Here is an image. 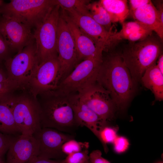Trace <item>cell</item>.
Returning a JSON list of instances; mask_svg holds the SVG:
<instances>
[{"instance_id":"cell-1","label":"cell","mask_w":163,"mask_h":163,"mask_svg":"<svg viewBox=\"0 0 163 163\" xmlns=\"http://www.w3.org/2000/svg\"><path fill=\"white\" fill-rule=\"evenodd\" d=\"M103 55L96 82L109 93L117 109L126 106L134 91V82L120 53Z\"/></svg>"},{"instance_id":"cell-2","label":"cell","mask_w":163,"mask_h":163,"mask_svg":"<svg viewBox=\"0 0 163 163\" xmlns=\"http://www.w3.org/2000/svg\"><path fill=\"white\" fill-rule=\"evenodd\" d=\"M36 98L41 128H53L72 134L79 127L68 95L53 90L39 94Z\"/></svg>"},{"instance_id":"cell-3","label":"cell","mask_w":163,"mask_h":163,"mask_svg":"<svg viewBox=\"0 0 163 163\" xmlns=\"http://www.w3.org/2000/svg\"><path fill=\"white\" fill-rule=\"evenodd\" d=\"M162 41L153 33L144 40L130 42L120 53L134 83L141 80L145 70L156 62L162 53Z\"/></svg>"},{"instance_id":"cell-4","label":"cell","mask_w":163,"mask_h":163,"mask_svg":"<svg viewBox=\"0 0 163 163\" xmlns=\"http://www.w3.org/2000/svg\"><path fill=\"white\" fill-rule=\"evenodd\" d=\"M56 5L55 0H12L3 5L0 14L34 29Z\"/></svg>"},{"instance_id":"cell-5","label":"cell","mask_w":163,"mask_h":163,"mask_svg":"<svg viewBox=\"0 0 163 163\" xmlns=\"http://www.w3.org/2000/svg\"><path fill=\"white\" fill-rule=\"evenodd\" d=\"M22 90L21 94H13L7 101L21 134L33 135L41 128L39 104L37 98L28 91Z\"/></svg>"},{"instance_id":"cell-6","label":"cell","mask_w":163,"mask_h":163,"mask_svg":"<svg viewBox=\"0 0 163 163\" xmlns=\"http://www.w3.org/2000/svg\"><path fill=\"white\" fill-rule=\"evenodd\" d=\"M60 6L53 8L45 20L34 29L38 64L52 57H57L56 44Z\"/></svg>"},{"instance_id":"cell-7","label":"cell","mask_w":163,"mask_h":163,"mask_svg":"<svg viewBox=\"0 0 163 163\" xmlns=\"http://www.w3.org/2000/svg\"><path fill=\"white\" fill-rule=\"evenodd\" d=\"M102 58V55L81 62L54 90L65 95L77 93L96 82Z\"/></svg>"},{"instance_id":"cell-8","label":"cell","mask_w":163,"mask_h":163,"mask_svg":"<svg viewBox=\"0 0 163 163\" xmlns=\"http://www.w3.org/2000/svg\"><path fill=\"white\" fill-rule=\"evenodd\" d=\"M34 38L12 57L4 61L8 78L24 89L38 64Z\"/></svg>"},{"instance_id":"cell-9","label":"cell","mask_w":163,"mask_h":163,"mask_svg":"<svg viewBox=\"0 0 163 163\" xmlns=\"http://www.w3.org/2000/svg\"><path fill=\"white\" fill-rule=\"evenodd\" d=\"M62 9L82 32L104 49V51L113 50L121 41L116 30L108 31L90 16L82 15L72 9Z\"/></svg>"},{"instance_id":"cell-10","label":"cell","mask_w":163,"mask_h":163,"mask_svg":"<svg viewBox=\"0 0 163 163\" xmlns=\"http://www.w3.org/2000/svg\"><path fill=\"white\" fill-rule=\"evenodd\" d=\"M61 76L57 57L49 58L37 65L24 89L36 97L39 94L56 89Z\"/></svg>"},{"instance_id":"cell-11","label":"cell","mask_w":163,"mask_h":163,"mask_svg":"<svg viewBox=\"0 0 163 163\" xmlns=\"http://www.w3.org/2000/svg\"><path fill=\"white\" fill-rule=\"evenodd\" d=\"M56 48L61 74L59 83L79 63L73 37L66 21L60 14L58 23Z\"/></svg>"},{"instance_id":"cell-12","label":"cell","mask_w":163,"mask_h":163,"mask_svg":"<svg viewBox=\"0 0 163 163\" xmlns=\"http://www.w3.org/2000/svg\"><path fill=\"white\" fill-rule=\"evenodd\" d=\"M81 100L105 123L114 118L115 105L109 92L96 82L77 93Z\"/></svg>"},{"instance_id":"cell-13","label":"cell","mask_w":163,"mask_h":163,"mask_svg":"<svg viewBox=\"0 0 163 163\" xmlns=\"http://www.w3.org/2000/svg\"><path fill=\"white\" fill-rule=\"evenodd\" d=\"M73 135L53 128H41L33 135L39 143L38 156L56 160L64 159L66 155L62 152V146L66 141L74 139Z\"/></svg>"},{"instance_id":"cell-14","label":"cell","mask_w":163,"mask_h":163,"mask_svg":"<svg viewBox=\"0 0 163 163\" xmlns=\"http://www.w3.org/2000/svg\"><path fill=\"white\" fill-rule=\"evenodd\" d=\"M31 29L13 19L0 15V34L11 51L18 52L34 39Z\"/></svg>"},{"instance_id":"cell-15","label":"cell","mask_w":163,"mask_h":163,"mask_svg":"<svg viewBox=\"0 0 163 163\" xmlns=\"http://www.w3.org/2000/svg\"><path fill=\"white\" fill-rule=\"evenodd\" d=\"M6 163H31L39 155L38 141L33 135L16 137L7 151Z\"/></svg>"},{"instance_id":"cell-16","label":"cell","mask_w":163,"mask_h":163,"mask_svg":"<svg viewBox=\"0 0 163 163\" xmlns=\"http://www.w3.org/2000/svg\"><path fill=\"white\" fill-rule=\"evenodd\" d=\"M60 14L66 21L73 37L79 63L91 57L102 55L104 49L97 45L91 38L82 32L61 8Z\"/></svg>"},{"instance_id":"cell-17","label":"cell","mask_w":163,"mask_h":163,"mask_svg":"<svg viewBox=\"0 0 163 163\" xmlns=\"http://www.w3.org/2000/svg\"><path fill=\"white\" fill-rule=\"evenodd\" d=\"M72 106L76 121L79 126H85L89 129L100 140V127L104 123L93 111L80 99L78 93L68 95Z\"/></svg>"},{"instance_id":"cell-18","label":"cell","mask_w":163,"mask_h":163,"mask_svg":"<svg viewBox=\"0 0 163 163\" xmlns=\"http://www.w3.org/2000/svg\"><path fill=\"white\" fill-rule=\"evenodd\" d=\"M131 13L135 21L150 29L163 40V21L152 1Z\"/></svg>"},{"instance_id":"cell-19","label":"cell","mask_w":163,"mask_h":163,"mask_svg":"<svg viewBox=\"0 0 163 163\" xmlns=\"http://www.w3.org/2000/svg\"><path fill=\"white\" fill-rule=\"evenodd\" d=\"M122 28L117 35L121 40H127L130 42L142 40L151 35L153 31L146 26L136 21L124 22L121 24Z\"/></svg>"},{"instance_id":"cell-20","label":"cell","mask_w":163,"mask_h":163,"mask_svg":"<svg viewBox=\"0 0 163 163\" xmlns=\"http://www.w3.org/2000/svg\"><path fill=\"white\" fill-rule=\"evenodd\" d=\"M141 80L144 86L150 90L155 98L161 101L163 99V74L155 64L147 69Z\"/></svg>"},{"instance_id":"cell-21","label":"cell","mask_w":163,"mask_h":163,"mask_svg":"<svg viewBox=\"0 0 163 163\" xmlns=\"http://www.w3.org/2000/svg\"><path fill=\"white\" fill-rule=\"evenodd\" d=\"M101 4L109 14L113 23L119 22L121 24L130 13L126 0H101Z\"/></svg>"},{"instance_id":"cell-22","label":"cell","mask_w":163,"mask_h":163,"mask_svg":"<svg viewBox=\"0 0 163 163\" xmlns=\"http://www.w3.org/2000/svg\"><path fill=\"white\" fill-rule=\"evenodd\" d=\"M8 97L0 101V132L10 135L18 133L21 134L15 122L12 110L7 102Z\"/></svg>"},{"instance_id":"cell-23","label":"cell","mask_w":163,"mask_h":163,"mask_svg":"<svg viewBox=\"0 0 163 163\" xmlns=\"http://www.w3.org/2000/svg\"><path fill=\"white\" fill-rule=\"evenodd\" d=\"M87 7L90 16L97 23L108 31L113 30L110 17L100 1L92 2L91 1Z\"/></svg>"},{"instance_id":"cell-24","label":"cell","mask_w":163,"mask_h":163,"mask_svg":"<svg viewBox=\"0 0 163 163\" xmlns=\"http://www.w3.org/2000/svg\"><path fill=\"white\" fill-rule=\"evenodd\" d=\"M56 5L64 9H72L83 15L90 16L87 5L91 1L86 0H55Z\"/></svg>"},{"instance_id":"cell-25","label":"cell","mask_w":163,"mask_h":163,"mask_svg":"<svg viewBox=\"0 0 163 163\" xmlns=\"http://www.w3.org/2000/svg\"><path fill=\"white\" fill-rule=\"evenodd\" d=\"M107 125V124L101 127L99 130L100 141L101 143L106 152H107L108 151L107 144L113 143L117 136L116 128L110 127Z\"/></svg>"},{"instance_id":"cell-26","label":"cell","mask_w":163,"mask_h":163,"mask_svg":"<svg viewBox=\"0 0 163 163\" xmlns=\"http://www.w3.org/2000/svg\"><path fill=\"white\" fill-rule=\"evenodd\" d=\"M88 142H78L74 139L69 140L62 145L61 150L66 156L71 154L80 152L86 149H88Z\"/></svg>"},{"instance_id":"cell-27","label":"cell","mask_w":163,"mask_h":163,"mask_svg":"<svg viewBox=\"0 0 163 163\" xmlns=\"http://www.w3.org/2000/svg\"><path fill=\"white\" fill-rule=\"evenodd\" d=\"M21 89L20 86L16 82L8 78L0 83V101Z\"/></svg>"},{"instance_id":"cell-28","label":"cell","mask_w":163,"mask_h":163,"mask_svg":"<svg viewBox=\"0 0 163 163\" xmlns=\"http://www.w3.org/2000/svg\"><path fill=\"white\" fill-rule=\"evenodd\" d=\"M88 149L67 155L62 160V163H89Z\"/></svg>"},{"instance_id":"cell-29","label":"cell","mask_w":163,"mask_h":163,"mask_svg":"<svg viewBox=\"0 0 163 163\" xmlns=\"http://www.w3.org/2000/svg\"><path fill=\"white\" fill-rule=\"evenodd\" d=\"M15 137L0 132V155L2 157L8 151Z\"/></svg>"},{"instance_id":"cell-30","label":"cell","mask_w":163,"mask_h":163,"mask_svg":"<svg viewBox=\"0 0 163 163\" xmlns=\"http://www.w3.org/2000/svg\"><path fill=\"white\" fill-rule=\"evenodd\" d=\"M113 143L114 150L118 153L126 151L129 145L128 140L126 138L121 136H117Z\"/></svg>"},{"instance_id":"cell-31","label":"cell","mask_w":163,"mask_h":163,"mask_svg":"<svg viewBox=\"0 0 163 163\" xmlns=\"http://www.w3.org/2000/svg\"><path fill=\"white\" fill-rule=\"evenodd\" d=\"M10 49L0 34V64L9 58Z\"/></svg>"},{"instance_id":"cell-32","label":"cell","mask_w":163,"mask_h":163,"mask_svg":"<svg viewBox=\"0 0 163 163\" xmlns=\"http://www.w3.org/2000/svg\"><path fill=\"white\" fill-rule=\"evenodd\" d=\"M89 163H110L102 156L101 152L99 150L93 151L89 155Z\"/></svg>"},{"instance_id":"cell-33","label":"cell","mask_w":163,"mask_h":163,"mask_svg":"<svg viewBox=\"0 0 163 163\" xmlns=\"http://www.w3.org/2000/svg\"><path fill=\"white\" fill-rule=\"evenodd\" d=\"M149 0H130L128 2L130 7V10L131 12L151 2Z\"/></svg>"},{"instance_id":"cell-34","label":"cell","mask_w":163,"mask_h":163,"mask_svg":"<svg viewBox=\"0 0 163 163\" xmlns=\"http://www.w3.org/2000/svg\"><path fill=\"white\" fill-rule=\"evenodd\" d=\"M31 163H62V160H54L38 156Z\"/></svg>"},{"instance_id":"cell-35","label":"cell","mask_w":163,"mask_h":163,"mask_svg":"<svg viewBox=\"0 0 163 163\" xmlns=\"http://www.w3.org/2000/svg\"><path fill=\"white\" fill-rule=\"evenodd\" d=\"M156 66L159 70L163 74V55L161 53L158 59Z\"/></svg>"},{"instance_id":"cell-36","label":"cell","mask_w":163,"mask_h":163,"mask_svg":"<svg viewBox=\"0 0 163 163\" xmlns=\"http://www.w3.org/2000/svg\"><path fill=\"white\" fill-rule=\"evenodd\" d=\"M8 78L7 75H6L2 69L0 68V83L6 81Z\"/></svg>"},{"instance_id":"cell-37","label":"cell","mask_w":163,"mask_h":163,"mask_svg":"<svg viewBox=\"0 0 163 163\" xmlns=\"http://www.w3.org/2000/svg\"><path fill=\"white\" fill-rule=\"evenodd\" d=\"M3 4V0H0V9Z\"/></svg>"},{"instance_id":"cell-38","label":"cell","mask_w":163,"mask_h":163,"mask_svg":"<svg viewBox=\"0 0 163 163\" xmlns=\"http://www.w3.org/2000/svg\"><path fill=\"white\" fill-rule=\"evenodd\" d=\"M2 156L0 155V163H4L2 158Z\"/></svg>"}]
</instances>
